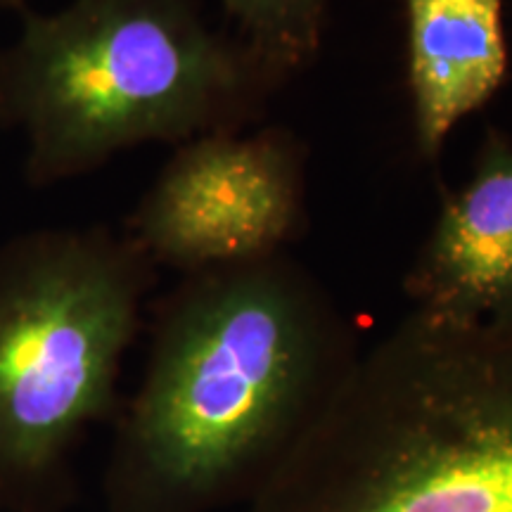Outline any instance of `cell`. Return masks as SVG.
Returning a JSON list of instances; mask_svg holds the SVG:
<instances>
[{"instance_id": "obj_1", "label": "cell", "mask_w": 512, "mask_h": 512, "mask_svg": "<svg viewBox=\"0 0 512 512\" xmlns=\"http://www.w3.org/2000/svg\"><path fill=\"white\" fill-rule=\"evenodd\" d=\"M358 354L351 318L290 254L181 275L117 415L107 512L247 508L318 425Z\"/></svg>"}, {"instance_id": "obj_2", "label": "cell", "mask_w": 512, "mask_h": 512, "mask_svg": "<svg viewBox=\"0 0 512 512\" xmlns=\"http://www.w3.org/2000/svg\"><path fill=\"white\" fill-rule=\"evenodd\" d=\"M247 512H512V323L408 311Z\"/></svg>"}, {"instance_id": "obj_3", "label": "cell", "mask_w": 512, "mask_h": 512, "mask_svg": "<svg viewBox=\"0 0 512 512\" xmlns=\"http://www.w3.org/2000/svg\"><path fill=\"white\" fill-rule=\"evenodd\" d=\"M283 88L200 0H69L24 10L0 48V128L48 188L143 145L242 131Z\"/></svg>"}, {"instance_id": "obj_4", "label": "cell", "mask_w": 512, "mask_h": 512, "mask_svg": "<svg viewBox=\"0 0 512 512\" xmlns=\"http://www.w3.org/2000/svg\"><path fill=\"white\" fill-rule=\"evenodd\" d=\"M155 266L110 228H43L0 245V512H62L72 458L117 413Z\"/></svg>"}, {"instance_id": "obj_5", "label": "cell", "mask_w": 512, "mask_h": 512, "mask_svg": "<svg viewBox=\"0 0 512 512\" xmlns=\"http://www.w3.org/2000/svg\"><path fill=\"white\" fill-rule=\"evenodd\" d=\"M306 145L290 128L178 145L128 219L152 266L181 275L283 254L306 223Z\"/></svg>"}, {"instance_id": "obj_6", "label": "cell", "mask_w": 512, "mask_h": 512, "mask_svg": "<svg viewBox=\"0 0 512 512\" xmlns=\"http://www.w3.org/2000/svg\"><path fill=\"white\" fill-rule=\"evenodd\" d=\"M411 311L512 323V138L486 128L467 183L448 192L403 275Z\"/></svg>"}, {"instance_id": "obj_7", "label": "cell", "mask_w": 512, "mask_h": 512, "mask_svg": "<svg viewBox=\"0 0 512 512\" xmlns=\"http://www.w3.org/2000/svg\"><path fill=\"white\" fill-rule=\"evenodd\" d=\"M503 10L505 0H403L415 150L427 164L508 81Z\"/></svg>"}, {"instance_id": "obj_8", "label": "cell", "mask_w": 512, "mask_h": 512, "mask_svg": "<svg viewBox=\"0 0 512 512\" xmlns=\"http://www.w3.org/2000/svg\"><path fill=\"white\" fill-rule=\"evenodd\" d=\"M233 34L280 83L306 72L323 48L330 0H219Z\"/></svg>"}, {"instance_id": "obj_9", "label": "cell", "mask_w": 512, "mask_h": 512, "mask_svg": "<svg viewBox=\"0 0 512 512\" xmlns=\"http://www.w3.org/2000/svg\"><path fill=\"white\" fill-rule=\"evenodd\" d=\"M19 0H0V8H5V5H17Z\"/></svg>"}]
</instances>
